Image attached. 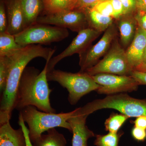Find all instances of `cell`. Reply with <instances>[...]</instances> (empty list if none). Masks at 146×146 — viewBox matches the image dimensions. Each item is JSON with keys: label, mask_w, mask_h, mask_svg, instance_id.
Returning a JSON list of instances; mask_svg holds the SVG:
<instances>
[{"label": "cell", "mask_w": 146, "mask_h": 146, "mask_svg": "<svg viewBox=\"0 0 146 146\" xmlns=\"http://www.w3.org/2000/svg\"><path fill=\"white\" fill-rule=\"evenodd\" d=\"M55 49L40 44H31L23 47L9 56L11 65L6 86L2 94L0 106V125L9 121L14 109L16 94L21 76L27 65L36 57L46 60L51 59Z\"/></svg>", "instance_id": "obj_1"}, {"label": "cell", "mask_w": 146, "mask_h": 146, "mask_svg": "<svg viewBox=\"0 0 146 146\" xmlns=\"http://www.w3.org/2000/svg\"><path fill=\"white\" fill-rule=\"evenodd\" d=\"M46 61L41 72L33 67H27L21 76L18 85L14 109L21 111L29 106L47 113H55L51 106L50 89L47 80Z\"/></svg>", "instance_id": "obj_2"}, {"label": "cell", "mask_w": 146, "mask_h": 146, "mask_svg": "<svg viewBox=\"0 0 146 146\" xmlns=\"http://www.w3.org/2000/svg\"><path fill=\"white\" fill-rule=\"evenodd\" d=\"M105 108L116 110L129 118L146 116V99H136L123 93L108 95L104 98L95 100L78 108V112L89 115Z\"/></svg>", "instance_id": "obj_3"}, {"label": "cell", "mask_w": 146, "mask_h": 146, "mask_svg": "<svg viewBox=\"0 0 146 146\" xmlns=\"http://www.w3.org/2000/svg\"><path fill=\"white\" fill-rule=\"evenodd\" d=\"M37 109L34 106H29L21 110L20 112L24 122L28 125L29 135L31 142L52 128H64L72 132L68 120L74 115L75 110L67 113L56 114L42 112Z\"/></svg>", "instance_id": "obj_4"}, {"label": "cell", "mask_w": 146, "mask_h": 146, "mask_svg": "<svg viewBox=\"0 0 146 146\" xmlns=\"http://www.w3.org/2000/svg\"><path fill=\"white\" fill-rule=\"evenodd\" d=\"M48 81L57 82L69 92L68 100L72 105L77 103L84 96L101 87L86 72L72 73L53 69L47 72Z\"/></svg>", "instance_id": "obj_5"}, {"label": "cell", "mask_w": 146, "mask_h": 146, "mask_svg": "<svg viewBox=\"0 0 146 146\" xmlns=\"http://www.w3.org/2000/svg\"><path fill=\"white\" fill-rule=\"evenodd\" d=\"M133 70L128 60L125 50L117 37L103 58L85 72L91 76L102 73L131 76Z\"/></svg>", "instance_id": "obj_6"}, {"label": "cell", "mask_w": 146, "mask_h": 146, "mask_svg": "<svg viewBox=\"0 0 146 146\" xmlns=\"http://www.w3.org/2000/svg\"><path fill=\"white\" fill-rule=\"evenodd\" d=\"M69 35L67 29L36 23L14 36L17 44L24 47L35 44H50L62 41Z\"/></svg>", "instance_id": "obj_7"}, {"label": "cell", "mask_w": 146, "mask_h": 146, "mask_svg": "<svg viewBox=\"0 0 146 146\" xmlns=\"http://www.w3.org/2000/svg\"><path fill=\"white\" fill-rule=\"evenodd\" d=\"M117 27L113 23L104 32L102 38L94 46H90L79 54L80 72H85L96 65L100 58L104 56L109 50L113 41L118 35Z\"/></svg>", "instance_id": "obj_8"}, {"label": "cell", "mask_w": 146, "mask_h": 146, "mask_svg": "<svg viewBox=\"0 0 146 146\" xmlns=\"http://www.w3.org/2000/svg\"><path fill=\"white\" fill-rule=\"evenodd\" d=\"M96 83L101 87L96 91L98 94L113 95L137 91L139 84L131 76H121L113 74H97L91 76Z\"/></svg>", "instance_id": "obj_9"}, {"label": "cell", "mask_w": 146, "mask_h": 146, "mask_svg": "<svg viewBox=\"0 0 146 146\" xmlns=\"http://www.w3.org/2000/svg\"><path fill=\"white\" fill-rule=\"evenodd\" d=\"M36 23L69 29L78 33L89 28L84 12L77 10H65L40 16L37 19Z\"/></svg>", "instance_id": "obj_10"}, {"label": "cell", "mask_w": 146, "mask_h": 146, "mask_svg": "<svg viewBox=\"0 0 146 146\" xmlns=\"http://www.w3.org/2000/svg\"><path fill=\"white\" fill-rule=\"evenodd\" d=\"M102 33L88 28L78 33L70 45L60 54L46 60L47 72L54 69L60 60L75 54H79L86 50L91 45L92 42L100 36Z\"/></svg>", "instance_id": "obj_11"}, {"label": "cell", "mask_w": 146, "mask_h": 146, "mask_svg": "<svg viewBox=\"0 0 146 146\" xmlns=\"http://www.w3.org/2000/svg\"><path fill=\"white\" fill-rule=\"evenodd\" d=\"M88 116L77 114L75 110L74 115L68 120L73 133L72 146H87L88 139L95 136L86 124Z\"/></svg>", "instance_id": "obj_12"}, {"label": "cell", "mask_w": 146, "mask_h": 146, "mask_svg": "<svg viewBox=\"0 0 146 146\" xmlns=\"http://www.w3.org/2000/svg\"><path fill=\"white\" fill-rule=\"evenodd\" d=\"M7 32L11 35L19 34L26 28L21 0H9L7 4Z\"/></svg>", "instance_id": "obj_13"}, {"label": "cell", "mask_w": 146, "mask_h": 146, "mask_svg": "<svg viewBox=\"0 0 146 146\" xmlns=\"http://www.w3.org/2000/svg\"><path fill=\"white\" fill-rule=\"evenodd\" d=\"M146 46V31L138 27L130 45L125 50L129 62L133 70L143 63Z\"/></svg>", "instance_id": "obj_14"}, {"label": "cell", "mask_w": 146, "mask_h": 146, "mask_svg": "<svg viewBox=\"0 0 146 146\" xmlns=\"http://www.w3.org/2000/svg\"><path fill=\"white\" fill-rule=\"evenodd\" d=\"M116 25L119 32L121 44L125 50L135 36L138 28L133 13L123 15L116 20Z\"/></svg>", "instance_id": "obj_15"}, {"label": "cell", "mask_w": 146, "mask_h": 146, "mask_svg": "<svg viewBox=\"0 0 146 146\" xmlns=\"http://www.w3.org/2000/svg\"><path fill=\"white\" fill-rule=\"evenodd\" d=\"M0 125V146H27L22 127L14 129L9 121Z\"/></svg>", "instance_id": "obj_16"}, {"label": "cell", "mask_w": 146, "mask_h": 146, "mask_svg": "<svg viewBox=\"0 0 146 146\" xmlns=\"http://www.w3.org/2000/svg\"><path fill=\"white\" fill-rule=\"evenodd\" d=\"M83 11L86 15L89 28L102 33L115 23V19L112 17L105 16L93 8H89Z\"/></svg>", "instance_id": "obj_17"}, {"label": "cell", "mask_w": 146, "mask_h": 146, "mask_svg": "<svg viewBox=\"0 0 146 146\" xmlns=\"http://www.w3.org/2000/svg\"><path fill=\"white\" fill-rule=\"evenodd\" d=\"M27 28L36 23L44 4L42 0H21Z\"/></svg>", "instance_id": "obj_18"}, {"label": "cell", "mask_w": 146, "mask_h": 146, "mask_svg": "<svg viewBox=\"0 0 146 146\" xmlns=\"http://www.w3.org/2000/svg\"><path fill=\"white\" fill-rule=\"evenodd\" d=\"M47 134H42L32 142L33 146H66L67 141L63 136L55 128L46 131Z\"/></svg>", "instance_id": "obj_19"}, {"label": "cell", "mask_w": 146, "mask_h": 146, "mask_svg": "<svg viewBox=\"0 0 146 146\" xmlns=\"http://www.w3.org/2000/svg\"><path fill=\"white\" fill-rule=\"evenodd\" d=\"M23 48L17 44L14 35L7 32L0 33V57L10 56Z\"/></svg>", "instance_id": "obj_20"}, {"label": "cell", "mask_w": 146, "mask_h": 146, "mask_svg": "<svg viewBox=\"0 0 146 146\" xmlns=\"http://www.w3.org/2000/svg\"><path fill=\"white\" fill-rule=\"evenodd\" d=\"M45 15L70 10L74 0H42Z\"/></svg>", "instance_id": "obj_21"}, {"label": "cell", "mask_w": 146, "mask_h": 146, "mask_svg": "<svg viewBox=\"0 0 146 146\" xmlns=\"http://www.w3.org/2000/svg\"><path fill=\"white\" fill-rule=\"evenodd\" d=\"M129 118L123 114L113 112L105 122L106 130L110 132L117 133L120 128Z\"/></svg>", "instance_id": "obj_22"}, {"label": "cell", "mask_w": 146, "mask_h": 146, "mask_svg": "<svg viewBox=\"0 0 146 146\" xmlns=\"http://www.w3.org/2000/svg\"><path fill=\"white\" fill-rule=\"evenodd\" d=\"M123 133V131L109 132L106 135H97L94 145L96 146H118L120 138Z\"/></svg>", "instance_id": "obj_23"}, {"label": "cell", "mask_w": 146, "mask_h": 146, "mask_svg": "<svg viewBox=\"0 0 146 146\" xmlns=\"http://www.w3.org/2000/svg\"><path fill=\"white\" fill-rule=\"evenodd\" d=\"M11 60L9 56L0 57V89L3 92L6 86L10 72Z\"/></svg>", "instance_id": "obj_24"}, {"label": "cell", "mask_w": 146, "mask_h": 146, "mask_svg": "<svg viewBox=\"0 0 146 146\" xmlns=\"http://www.w3.org/2000/svg\"><path fill=\"white\" fill-rule=\"evenodd\" d=\"M92 8L105 16L112 17L114 19V10L110 0L102 1Z\"/></svg>", "instance_id": "obj_25"}, {"label": "cell", "mask_w": 146, "mask_h": 146, "mask_svg": "<svg viewBox=\"0 0 146 146\" xmlns=\"http://www.w3.org/2000/svg\"><path fill=\"white\" fill-rule=\"evenodd\" d=\"M104 0H74L70 10L84 11Z\"/></svg>", "instance_id": "obj_26"}, {"label": "cell", "mask_w": 146, "mask_h": 146, "mask_svg": "<svg viewBox=\"0 0 146 146\" xmlns=\"http://www.w3.org/2000/svg\"><path fill=\"white\" fill-rule=\"evenodd\" d=\"M134 18L139 27L146 31V10L137 8L133 13Z\"/></svg>", "instance_id": "obj_27"}, {"label": "cell", "mask_w": 146, "mask_h": 146, "mask_svg": "<svg viewBox=\"0 0 146 146\" xmlns=\"http://www.w3.org/2000/svg\"><path fill=\"white\" fill-rule=\"evenodd\" d=\"M8 19L3 3L0 5V33L7 31Z\"/></svg>", "instance_id": "obj_28"}, {"label": "cell", "mask_w": 146, "mask_h": 146, "mask_svg": "<svg viewBox=\"0 0 146 146\" xmlns=\"http://www.w3.org/2000/svg\"><path fill=\"white\" fill-rule=\"evenodd\" d=\"M114 11V19L115 20L125 15L124 9L120 0H110Z\"/></svg>", "instance_id": "obj_29"}, {"label": "cell", "mask_w": 146, "mask_h": 146, "mask_svg": "<svg viewBox=\"0 0 146 146\" xmlns=\"http://www.w3.org/2000/svg\"><path fill=\"white\" fill-rule=\"evenodd\" d=\"M122 4L125 14L133 13L137 8V0H120Z\"/></svg>", "instance_id": "obj_30"}, {"label": "cell", "mask_w": 146, "mask_h": 146, "mask_svg": "<svg viewBox=\"0 0 146 146\" xmlns=\"http://www.w3.org/2000/svg\"><path fill=\"white\" fill-rule=\"evenodd\" d=\"M131 134L136 141H143L146 139V129L134 126L131 131Z\"/></svg>", "instance_id": "obj_31"}, {"label": "cell", "mask_w": 146, "mask_h": 146, "mask_svg": "<svg viewBox=\"0 0 146 146\" xmlns=\"http://www.w3.org/2000/svg\"><path fill=\"white\" fill-rule=\"evenodd\" d=\"M131 76L135 79L139 85H146V72L133 70Z\"/></svg>", "instance_id": "obj_32"}, {"label": "cell", "mask_w": 146, "mask_h": 146, "mask_svg": "<svg viewBox=\"0 0 146 146\" xmlns=\"http://www.w3.org/2000/svg\"><path fill=\"white\" fill-rule=\"evenodd\" d=\"M25 123L23 119L22 115H21V113H20L19 115V119H18V123L23 130L24 134H25V137L26 138L27 146H33L31 141L29 135V129L27 128Z\"/></svg>", "instance_id": "obj_33"}, {"label": "cell", "mask_w": 146, "mask_h": 146, "mask_svg": "<svg viewBox=\"0 0 146 146\" xmlns=\"http://www.w3.org/2000/svg\"><path fill=\"white\" fill-rule=\"evenodd\" d=\"M132 123H134L135 127L146 129V116L138 117Z\"/></svg>", "instance_id": "obj_34"}, {"label": "cell", "mask_w": 146, "mask_h": 146, "mask_svg": "<svg viewBox=\"0 0 146 146\" xmlns=\"http://www.w3.org/2000/svg\"><path fill=\"white\" fill-rule=\"evenodd\" d=\"M137 8L146 10V0H137Z\"/></svg>", "instance_id": "obj_35"}, {"label": "cell", "mask_w": 146, "mask_h": 146, "mask_svg": "<svg viewBox=\"0 0 146 146\" xmlns=\"http://www.w3.org/2000/svg\"><path fill=\"white\" fill-rule=\"evenodd\" d=\"M134 70L146 72V63L141 64L140 66L137 67Z\"/></svg>", "instance_id": "obj_36"}, {"label": "cell", "mask_w": 146, "mask_h": 146, "mask_svg": "<svg viewBox=\"0 0 146 146\" xmlns=\"http://www.w3.org/2000/svg\"><path fill=\"white\" fill-rule=\"evenodd\" d=\"M145 63H146V46L145 49V52H144L143 63L142 64H145Z\"/></svg>", "instance_id": "obj_37"}]
</instances>
